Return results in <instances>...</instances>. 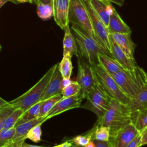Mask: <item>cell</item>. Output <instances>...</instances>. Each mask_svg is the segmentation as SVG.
Returning a JSON list of instances; mask_svg holds the SVG:
<instances>
[{
  "label": "cell",
  "mask_w": 147,
  "mask_h": 147,
  "mask_svg": "<svg viewBox=\"0 0 147 147\" xmlns=\"http://www.w3.org/2000/svg\"><path fill=\"white\" fill-rule=\"evenodd\" d=\"M130 123H131V111L129 106L111 99L106 111L98 118L95 125L109 127L111 137L119 129Z\"/></svg>",
  "instance_id": "cell-1"
},
{
  "label": "cell",
  "mask_w": 147,
  "mask_h": 147,
  "mask_svg": "<svg viewBox=\"0 0 147 147\" xmlns=\"http://www.w3.org/2000/svg\"><path fill=\"white\" fill-rule=\"evenodd\" d=\"M71 30L78 44V58L84 60L91 65H95L99 64V53L109 55L95 37L89 33L75 24H72Z\"/></svg>",
  "instance_id": "cell-2"
},
{
  "label": "cell",
  "mask_w": 147,
  "mask_h": 147,
  "mask_svg": "<svg viewBox=\"0 0 147 147\" xmlns=\"http://www.w3.org/2000/svg\"><path fill=\"white\" fill-rule=\"evenodd\" d=\"M111 76L122 91L130 99L135 97L147 83L146 72L138 65L133 69H123Z\"/></svg>",
  "instance_id": "cell-3"
},
{
  "label": "cell",
  "mask_w": 147,
  "mask_h": 147,
  "mask_svg": "<svg viewBox=\"0 0 147 147\" xmlns=\"http://www.w3.org/2000/svg\"><path fill=\"white\" fill-rule=\"evenodd\" d=\"M58 65L59 64H56L51 67L35 85L22 95L9 101V105L16 109H20L25 111L33 105L40 102L44 91Z\"/></svg>",
  "instance_id": "cell-4"
},
{
  "label": "cell",
  "mask_w": 147,
  "mask_h": 147,
  "mask_svg": "<svg viewBox=\"0 0 147 147\" xmlns=\"http://www.w3.org/2000/svg\"><path fill=\"white\" fill-rule=\"evenodd\" d=\"M92 67L97 85L111 99L128 105L130 98L122 91L113 76L99 64Z\"/></svg>",
  "instance_id": "cell-5"
},
{
  "label": "cell",
  "mask_w": 147,
  "mask_h": 147,
  "mask_svg": "<svg viewBox=\"0 0 147 147\" xmlns=\"http://www.w3.org/2000/svg\"><path fill=\"white\" fill-rule=\"evenodd\" d=\"M86 99V103L80 107L92 111L97 115L98 118L102 116L111 100L97 84L88 94Z\"/></svg>",
  "instance_id": "cell-6"
},
{
  "label": "cell",
  "mask_w": 147,
  "mask_h": 147,
  "mask_svg": "<svg viewBox=\"0 0 147 147\" xmlns=\"http://www.w3.org/2000/svg\"><path fill=\"white\" fill-rule=\"evenodd\" d=\"M82 1L89 15L95 39L100 44L102 47L106 51L108 55L111 57L110 52L109 33L108 32L107 27L96 15L91 6L88 0Z\"/></svg>",
  "instance_id": "cell-7"
},
{
  "label": "cell",
  "mask_w": 147,
  "mask_h": 147,
  "mask_svg": "<svg viewBox=\"0 0 147 147\" xmlns=\"http://www.w3.org/2000/svg\"><path fill=\"white\" fill-rule=\"evenodd\" d=\"M68 18L69 23L80 27L94 37L89 15L82 0H71Z\"/></svg>",
  "instance_id": "cell-8"
},
{
  "label": "cell",
  "mask_w": 147,
  "mask_h": 147,
  "mask_svg": "<svg viewBox=\"0 0 147 147\" xmlns=\"http://www.w3.org/2000/svg\"><path fill=\"white\" fill-rule=\"evenodd\" d=\"M77 82L80 86L81 94L84 99L96 85L92 65L80 58H78Z\"/></svg>",
  "instance_id": "cell-9"
},
{
  "label": "cell",
  "mask_w": 147,
  "mask_h": 147,
  "mask_svg": "<svg viewBox=\"0 0 147 147\" xmlns=\"http://www.w3.org/2000/svg\"><path fill=\"white\" fill-rule=\"evenodd\" d=\"M140 132L135 126L130 123L119 129L109 140L113 147H126L130 142L133 140Z\"/></svg>",
  "instance_id": "cell-10"
},
{
  "label": "cell",
  "mask_w": 147,
  "mask_h": 147,
  "mask_svg": "<svg viewBox=\"0 0 147 147\" xmlns=\"http://www.w3.org/2000/svg\"><path fill=\"white\" fill-rule=\"evenodd\" d=\"M71 0H53V18L56 24L61 29L69 25V11Z\"/></svg>",
  "instance_id": "cell-11"
},
{
  "label": "cell",
  "mask_w": 147,
  "mask_h": 147,
  "mask_svg": "<svg viewBox=\"0 0 147 147\" xmlns=\"http://www.w3.org/2000/svg\"><path fill=\"white\" fill-rule=\"evenodd\" d=\"M83 99L81 92L76 95L68 98L62 97V98L53 107L52 110L47 115V118L49 119L68 110L80 107Z\"/></svg>",
  "instance_id": "cell-12"
},
{
  "label": "cell",
  "mask_w": 147,
  "mask_h": 147,
  "mask_svg": "<svg viewBox=\"0 0 147 147\" xmlns=\"http://www.w3.org/2000/svg\"><path fill=\"white\" fill-rule=\"evenodd\" d=\"M109 42L110 52L111 57L118 61L124 69L131 70L137 65L135 60L131 59L126 55L121 48L114 41L110 34H109Z\"/></svg>",
  "instance_id": "cell-13"
},
{
  "label": "cell",
  "mask_w": 147,
  "mask_h": 147,
  "mask_svg": "<svg viewBox=\"0 0 147 147\" xmlns=\"http://www.w3.org/2000/svg\"><path fill=\"white\" fill-rule=\"evenodd\" d=\"M48 119L47 118V117H40L16 126L15 127L16 133L13 138L8 142L13 143L18 146L20 144L25 141V140L26 139V137L28 133L32 127L40 123H44Z\"/></svg>",
  "instance_id": "cell-14"
},
{
  "label": "cell",
  "mask_w": 147,
  "mask_h": 147,
  "mask_svg": "<svg viewBox=\"0 0 147 147\" xmlns=\"http://www.w3.org/2000/svg\"><path fill=\"white\" fill-rule=\"evenodd\" d=\"M63 79V78L57 66L44 91L41 98V101L44 100L53 96L61 94L63 90L61 82Z\"/></svg>",
  "instance_id": "cell-15"
},
{
  "label": "cell",
  "mask_w": 147,
  "mask_h": 147,
  "mask_svg": "<svg viewBox=\"0 0 147 147\" xmlns=\"http://www.w3.org/2000/svg\"><path fill=\"white\" fill-rule=\"evenodd\" d=\"M88 2L96 15L107 28L110 16L114 10L111 2L106 0H88Z\"/></svg>",
  "instance_id": "cell-16"
},
{
  "label": "cell",
  "mask_w": 147,
  "mask_h": 147,
  "mask_svg": "<svg viewBox=\"0 0 147 147\" xmlns=\"http://www.w3.org/2000/svg\"><path fill=\"white\" fill-rule=\"evenodd\" d=\"M107 28L109 34L114 33H131V30L129 26L123 21L114 8L113 13L110 16L109 25Z\"/></svg>",
  "instance_id": "cell-17"
},
{
  "label": "cell",
  "mask_w": 147,
  "mask_h": 147,
  "mask_svg": "<svg viewBox=\"0 0 147 147\" xmlns=\"http://www.w3.org/2000/svg\"><path fill=\"white\" fill-rule=\"evenodd\" d=\"M130 34L126 33H114L110 35L126 55L129 58L134 60V52L136 45L132 41Z\"/></svg>",
  "instance_id": "cell-18"
},
{
  "label": "cell",
  "mask_w": 147,
  "mask_h": 147,
  "mask_svg": "<svg viewBox=\"0 0 147 147\" xmlns=\"http://www.w3.org/2000/svg\"><path fill=\"white\" fill-rule=\"evenodd\" d=\"M64 30L63 39V56H76L78 57V49L74 36L71 33L69 25L67 26Z\"/></svg>",
  "instance_id": "cell-19"
},
{
  "label": "cell",
  "mask_w": 147,
  "mask_h": 147,
  "mask_svg": "<svg viewBox=\"0 0 147 147\" xmlns=\"http://www.w3.org/2000/svg\"><path fill=\"white\" fill-rule=\"evenodd\" d=\"M99 64L111 75H113L124 68L112 57L103 53L98 55Z\"/></svg>",
  "instance_id": "cell-20"
},
{
  "label": "cell",
  "mask_w": 147,
  "mask_h": 147,
  "mask_svg": "<svg viewBox=\"0 0 147 147\" xmlns=\"http://www.w3.org/2000/svg\"><path fill=\"white\" fill-rule=\"evenodd\" d=\"M128 106L131 112L147 109V83L135 97L130 99Z\"/></svg>",
  "instance_id": "cell-21"
},
{
  "label": "cell",
  "mask_w": 147,
  "mask_h": 147,
  "mask_svg": "<svg viewBox=\"0 0 147 147\" xmlns=\"http://www.w3.org/2000/svg\"><path fill=\"white\" fill-rule=\"evenodd\" d=\"M131 121L141 133L147 127V109L131 112Z\"/></svg>",
  "instance_id": "cell-22"
},
{
  "label": "cell",
  "mask_w": 147,
  "mask_h": 147,
  "mask_svg": "<svg viewBox=\"0 0 147 147\" xmlns=\"http://www.w3.org/2000/svg\"><path fill=\"white\" fill-rule=\"evenodd\" d=\"M62 98L61 94L53 96L48 99L41 101L39 109L38 117H45L52 110L56 103Z\"/></svg>",
  "instance_id": "cell-23"
},
{
  "label": "cell",
  "mask_w": 147,
  "mask_h": 147,
  "mask_svg": "<svg viewBox=\"0 0 147 147\" xmlns=\"http://www.w3.org/2000/svg\"><path fill=\"white\" fill-rule=\"evenodd\" d=\"M41 103V101L33 105L30 108L27 109L26 111H24L22 114L21 115L18 120L16 122L15 127L21 123H23L26 122L33 120L35 118H38V112H39Z\"/></svg>",
  "instance_id": "cell-24"
},
{
  "label": "cell",
  "mask_w": 147,
  "mask_h": 147,
  "mask_svg": "<svg viewBox=\"0 0 147 147\" xmlns=\"http://www.w3.org/2000/svg\"><path fill=\"white\" fill-rule=\"evenodd\" d=\"M70 56H63L62 60L59 64L58 68L63 78L71 79L73 66Z\"/></svg>",
  "instance_id": "cell-25"
},
{
  "label": "cell",
  "mask_w": 147,
  "mask_h": 147,
  "mask_svg": "<svg viewBox=\"0 0 147 147\" xmlns=\"http://www.w3.org/2000/svg\"><path fill=\"white\" fill-rule=\"evenodd\" d=\"M92 129V134L91 140L106 141L109 140L110 137L109 127L95 125Z\"/></svg>",
  "instance_id": "cell-26"
},
{
  "label": "cell",
  "mask_w": 147,
  "mask_h": 147,
  "mask_svg": "<svg viewBox=\"0 0 147 147\" xmlns=\"http://www.w3.org/2000/svg\"><path fill=\"white\" fill-rule=\"evenodd\" d=\"M37 16L42 20H49L53 16V6L52 4L41 3L37 6Z\"/></svg>",
  "instance_id": "cell-27"
},
{
  "label": "cell",
  "mask_w": 147,
  "mask_h": 147,
  "mask_svg": "<svg viewBox=\"0 0 147 147\" xmlns=\"http://www.w3.org/2000/svg\"><path fill=\"white\" fill-rule=\"evenodd\" d=\"M81 92V87L79 83L76 81H72L71 83L64 88L61 92L63 98H68L76 95Z\"/></svg>",
  "instance_id": "cell-28"
},
{
  "label": "cell",
  "mask_w": 147,
  "mask_h": 147,
  "mask_svg": "<svg viewBox=\"0 0 147 147\" xmlns=\"http://www.w3.org/2000/svg\"><path fill=\"white\" fill-rule=\"evenodd\" d=\"M23 113L24 111L20 109H15L14 111L11 114H10L4 121L3 128L10 129L15 127L16 122Z\"/></svg>",
  "instance_id": "cell-29"
},
{
  "label": "cell",
  "mask_w": 147,
  "mask_h": 147,
  "mask_svg": "<svg viewBox=\"0 0 147 147\" xmlns=\"http://www.w3.org/2000/svg\"><path fill=\"white\" fill-rule=\"evenodd\" d=\"M16 133V127L10 129L3 128L0 130V147L5 146L14 137Z\"/></svg>",
  "instance_id": "cell-30"
},
{
  "label": "cell",
  "mask_w": 147,
  "mask_h": 147,
  "mask_svg": "<svg viewBox=\"0 0 147 147\" xmlns=\"http://www.w3.org/2000/svg\"><path fill=\"white\" fill-rule=\"evenodd\" d=\"M43 123H40L33 127H32L28 133L26 138L29 139L32 141L37 143L41 141V134H42V130H41V125Z\"/></svg>",
  "instance_id": "cell-31"
},
{
  "label": "cell",
  "mask_w": 147,
  "mask_h": 147,
  "mask_svg": "<svg viewBox=\"0 0 147 147\" xmlns=\"http://www.w3.org/2000/svg\"><path fill=\"white\" fill-rule=\"evenodd\" d=\"M92 134V129H91L88 133L84 135H79L73 138L71 140L74 144L84 146L86 145L90 140H91Z\"/></svg>",
  "instance_id": "cell-32"
},
{
  "label": "cell",
  "mask_w": 147,
  "mask_h": 147,
  "mask_svg": "<svg viewBox=\"0 0 147 147\" xmlns=\"http://www.w3.org/2000/svg\"><path fill=\"white\" fill-rule=\"evenodd\" d=\"M16 109L10 105L0 111V130L3 129V123L8 116L11 114Z\"/></svg>",
  "instance_id": "cell-33"
},
{
  "label": "cell",
  "mask_w": 147,
  "mask_h": 147,
  "mask_svg": "<svg viewBox=\"0 0 147 147\" xmlns=\"http://www.w3.org/2000/svg\"><path fill=\"white\" fill-rule=\"evenodd\" d=\"M141 136L140 133L130 142V143L126 146V147H141Z\"/></svg>",
  "instance_id": "cell-34"
},
{
  "label": "cell",
  "mask_w": 147,
  "mask_h": 147,
  "mask_svg": "<svg viewBox=\"0 0 147 147\" xmlns=\"http://www.w3.org/2000/svg\"><path fill=\"white\" fill-rule=\"evenodd\" d=\"M93 141L95 143V147H113L110 140L106 141H100L96 140Z\"/></svg>",
  "instance_id": "cell-35"
},
{
  "label": "cell",
  "mask_w": 147,
  "mask_h": 147,
  "mask_svg": "<svg viewBox=\"0 0 147 147\" xmlns=\"http://www.w3.org/2000/svg\"><path fill=\"white\" fill-rule=\"evenodd\" d=\"M140 134L141 136V146L144 145H147V127Z\"/></svg>",
  "instance_id": "cell-36"
},
{
  "label": "cell",
  "mask_w": 147,
  "mask_h": 147,
  "mask_svg": "<svg viewBox=\"0 0 147 147\" xmlns=\"http://www.w3.org/2000/svg\"><path fill=\"white\" fill-rule=\"evenodd\" d=\"M9 106L10 105L9 102H7L6 100H4L3 98L0 97V111Z\"/></svg>",
  "instance_id": "cell-37"
},
{
  "label": "cell",
  "mask_w": 147,
  "mask_h": 147,
  "mask_svg": "<svg viewBox=\"0 0 147 147\" xmlns=\"http://www.w3.org/2000/svg\"><path fill=\"white\" fill-rule=\"evenodd\" d=\"M72 144H73V142L72 141H67L63 142L62 144L57 145L53 147H71L72 145Z\"/></svg>",
  "instance_id": "cell-38"
},
{
  "label": "cell",
  "mask_w": 147,
  "mask_h": 147,
  "mask_svg": "<svg viewBox=\"0 0 147 147\" xmlns=\"http://www.w3.org/2000/svg\"><path fill=\"white\" fill-rule=\"evenodd\" d=\"M37 5L41 3H47V4H52L53 0H32Z\"/></svg>",
  "instance_id": "cell-39"
},
{
  "label": "cell",
  "mask_w": 147,
  "mask_h": 147,
  "mask_svg": "<svg viewBox=\"0 0 147 147\" xmlns=\"http://www.w3.org/2000/svg\"><path fill=\"white\" fill-rule=\"evenodd\" d=\"M72 82V80H71V79H65L63 78L62 80V82H61V86H62V88L63 89L64 88H65V87H67V86H68L69 84H70Z\"/></svg>",
  "instance_id": "cell-40"
},
{
  "label": "cell",
  "mask_w": 147,
  "mask_h": 147,
  "mask_svg": "<svg viewBox=\"0 0 147 147\" xmlns=\"http://www.w3.org/2000/svg\"><path fill=\"white\" fill-rule=\"evenodd\" d=\"M107 1L111 3H115V5L119 6H122L125 2V0H106Z\"/></svg>",
  "instance_id": "cell-41"
},
{
  "label": "cell",
  "mask_w": 147,
  "mask_h": 147,
  "mask_svg": "<svg viewBox=\"0 0 147 147\" xmlns=\"http://www.w3.org/2000/svg\"><path fill=\"white\" fill-rule=\"evenodd\" d=\"M18 147H44V146H38V145H31V144H29L26 143L25 141L22 142L21 144H20Z\"/></svg>",
  "instance_id": "cell-42"
},
{
  "label": "cell",
  "mask_w": 147,
  "mask_h": 147,
  "mask_svg": "<svg viewBox=\"0 0 147 147\" xmlns=\"http://www.w3.org/2000/svg\"><path fill=\"white\" fill-rule=\"evenodd\" d=\"M15 3H24V2H28V3H33L32 0H10Z\"/></svg>",
  "instance_id": "cell-43"
},
{
  "label": "cell",
  "mask_w": 147,
  "mask_h": 147,
  "mask_svg": "<svg viewBox=\"0 0 147 147\" xmlns=\"http://www.w3.org/2000/svg\"><path fill=\"white\" fill-rule=\"evenodd\" d=\"M83 147H95V143L93 140H90L86 145H85Z\"/></svg>",
  "instance_id": "cell-44"
},
{
  "label": "cell",
  "mask_w": 147,
  "mask_h": 147,
  "mask_svg": "<svg viewBox=\"0 0 147 147\" xmlns=\"http://www.w3.org/2000/svg\"><path fill=\"white\" fill-rule=\"evenodd\" d=\"M18 146L14 144L13 143H10V142H8L7 143L5 146H3V147H17Z\"/></svg>",
  "instance_id": "cell-45"
},
{
  "label": "cell",
  "mask_w": 147,
  "mask_h": 147,
  "mask_svg": "<svg viewBox=\"0 0 147 147\" xmlns=\"http://www.w3.org/2000/svg\"><path fill=\"white\" fill-rule=\"evenodd\" d=\"M8 1H10V0H0V8Z\"/></svg>",
  "instance_id": "cell-46"
},
{
  "label": "cell",
  "mask_w": 147,
  "mask_h": 147,
  "mask_svg": "<svg viewBox=\"0 0 147 147\" xmlns=\"http://www.w3.org/2000/svg\"><path fill=\"white\" fill-rule=\"evenodd\" d=\"M71 147H83V146H78V145H75V144H72V145L71 146Z\"/></svg>",
  "instance_id": "cell-47"
},
{
  "label": "cell",
  "mask_w": 147,
  "mask_h": 147,
  "mask_svg": "<svg viewBox=\"0 0 147 147\" xmlns=\"http://www.w3.org/2000/svg\"><path fill=\"white\" fill-rule=\"evenodd\" d=\"M146 82H147V72H146Z\"/></svg>",
  "instance_id": "cell-48"
},
{
  "label": "cell",
  "mask_w": 147,
  "mask_h": 147,
  "mask_svg": "<svg viewBox=\"0 0 147 147\" xmlns=\"http://www.w3.org/2000/svg\"><path fill=\"white\" fill-rule=\"evenodd\" d=\"M1 49H2V47H1V45H0V51H1Z\"/></svg>",
  "instance_id": "cell-49"
}]
</instances>
